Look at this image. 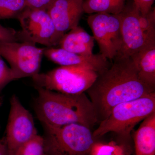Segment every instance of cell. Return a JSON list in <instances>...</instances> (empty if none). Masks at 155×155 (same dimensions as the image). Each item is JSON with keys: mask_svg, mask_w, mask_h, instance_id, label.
Wrapping results in <instances>:
<instances>
[{"mask_svg": "<svg viewBox=\"0 0 155 155\" xmlns=\"http://www.w3.org/2000/svg\"><path fill=\"white\" fill-rule=\"evenodd\" d=\"M113 61L86 91L99 123L117 105L155 92L140 80L130 57L116 56Z\"/></svg>", "mask_w": 155, "mask_h": 155, "instance_id": "6da1fadb", "label": "cell"}, {"mask_svg": "<svg viewBox=\"0 0 155 155\" xmlns=\"http://www.w3.org/2000/svg\"><path fill=\"white\" fill-rule=\"evenodd\" d=\"M35 112L44 127L80 124L91 129L98 124L91 101L85 93L69 94L35 87Z\"/></svg>", "mask_w": 155, "mask_h": 155, "instance_id": "7a4b0ae2", "label": "cell"}, {"mask_svg": "<svg viewBox=\"0 0 155 155\" xmlns=\"http://www.w3.org/2000/svg\"><path fill=\"white\" fill-rule=\"evenodd\" d=\"M154 112L155 92L121 103L114 107L108 117L99 123L93 136L96 138L113 132L121 140L130 141L134 127Z\"/></svg>", "mask_w": 155, "mask_h": 155, "instance_id": "3957f363", "label": "cell"}, {"mask_svg": "<svg viewBox=\"0 0 155 155\" xmlns=\"http://www.w3.org/2000/svg\"><path fill=\"white\" fill-rule=\"evenodd\" d=\"M44 128V152L47 155H88L96 142L91 129L80 124Z\"/></svg>", "mask_w": 155, "mask_h": 155, "instance_id": "277c9868", "label": "cell"}, {"mask_svg": "<svg viewBox=\"0 0 155 155\" xmlns=\"http://www.w3.org/2000/svg\"><path fill=\"white\" fill-rule=\"evenodd\" d=\"M97 73L78 67H62L32 77L35 87L69 94L85 93L94 83Z\"/></svg>", "mask_w": 155, "mask_h": 155, "instance_id": "5b68a950", "label": "cell"}, {"mask_svg": "<svg viewBox=\"0 0 155 155\" xmlns=\"http://www.w3.org/2000/svg\"><path fill=\"white\" fill-rule=\"evenodd\" d=\"M28 42L0 41V56L10 65L15 80L39 73L45 48Z\"/></svg>", "mask_w": 155, "mask_h": 155, "instance_id": "8992f818", "label": "cell"}, {"mask_svg": "<svg viewBox=\"0 0 155 155\" xmlns=\"http://www.w3.org/2000/svg\"><path fill=\"white\" fill-rule=\"evenodd\" d=\"M17 19L21 26L18 31L20 42L38 43L47 48L59 44L55 26L47 11L27 8Z\"/></svg>", "mask_w": 155, "mask_h": 155, "instance_id": "52a82bcc", "label": "cell"}, {"mask_svg": "<svg viewBox=\"0 0 155 155\" xmlns=\"http://www.w3.org/2000/svg\"><path fill=\"white\" fill-rule=\"evenodd\" d=\"M87 22L99 47L100 54L108 60L113 61L122 45L119 14L107 13L91 14Z\"/></svg>", "mask_w": 155, "mask_h": 155, "instance_id": "ba28073f", "label": "cell"}, {"mask_svg": "<svg viewBox=\"0 0 155 155\" xmlns=\"http://www.w3.org/2000/svg\"><path fill=\"white\" fill-rule=\"evenodd\" d=\"M37 134L32 115L16 95L12 96L5 137L8 155H13L19 147Z\"/></svg>", "mask_w": 155, "mask_h": 155, "instance_id": "9c48e42d", "label": "cell"}, {"mask_svg": "<svg viewBox=\"0 0 155 155\" xmlns=\"http://www.w3.org/2000/svg\"><path fill=\"white\" fill-rule=\"evenodd\" d=\"M140 13L132 2L126 4L123 11L119 14L122 45L116 56L130 57L146 44L140 25Z\"/></svg>", "mask_w": 155, "mask_h": 155, "instance_id": "30bf717a", "label": "cell"}, {"mask_svg": "<svg viewBox=\"0 0 155 155\" xmlns=\"http://www.w3.org/2000/svg\"><path fill=\"white\" fill-rule=\"evenodd\" d=\"M84 0H55L48 10L58 37H62L78 25L84 13Z\"/></svg>", "mask_w": 155, "mask_h": 155, "instance_id": "8fae6325", "label": "cell"}, {"mask_svg": "<svg viewBox=\"0 0 155 155\" xmlns=\"http://www.w3.org/2000/svg\"><path fill=\"white\" fill-rule=\"evenodd\" d=\"M44 55L62 67H78L91 69L99 73L111 65L107 59L101 54L87 56L68 51L61 48H47Z\"/></svg>", "mask_w": 155, "mask_h": 155, "instance_id": "7c38bea8", "label": "cell"}, {"mask_svg": "<svg viewBox=\"0 0 155 155\" xmlns=\"http://www.w3.org/2000/svg\"><path fill=\"white\" fill-rule=\"evenodd\" d=\"M130 58L140 80L155 89V41L147 43Z\"/></svg>", "mask_w": 155, "mask_h": 155, "instance_id": "4fadbf2b", "label": "cell"}, {"mask_svg": "<svg viewBox=\"0 0 155 155\" xmlns=\"http://www.w3.org/2000/svg\"><path fill=\"white\" fill-rule=\"evenodd\" d=\"M94 38L81 26L71 29L62 37L58 45L71 52L89 56L93 54Z\"/></svg>", "mask_w": 155, "mask_h": 155, "instance_id": "5bb4252c", "label": "cell"}, {"mask_svg": "<svg viewBox=\"0 0 155 155\" xmlns=\"http://www.w3.org/2000/svg\"><path fill=\"white\" fill-rule=\"evenodd\" d=\"M134 140L135 155H155V112L143 120Z\"/></svg>", "mask_w": 155, "mask_h": 155, "instance_id": "9a60e30c", "label": "cell"}, {"mask_svg": "<svg viewBox=\"0 0 155 155\" xmlns=\"http://www.w3.org/2000/svg\"><path fill=\"white\" fill-rule=\"evenodd\" d=\"M126 0H84V13L119 14L123 11Z\"/></svg>", "mask_w": 155, "mask_h": 155, "instance_id": "2e32d148", "label": "cell"}, {"mask_svg": "<svg viewBox=\"0 0 155 155\" xmlns=\"http://www.w3.org/2000/svg\"><path fill=\"white\" fill-rule=\"evenodd\" d=\"M27 8L25 0H0V19H17Z\"/></svg>", "mask_w": 155, "mask_h": 155, "instance_id": "e0dca14e", "label": "cell"}, {"mask_svg": "<svg viewBox=\"0 0 155 155\" xmlns=\"http://www.w3.org/2000/svg\"><path fill=\"white\" fill-rule=\"evenodd\" d=\"M44 154L43 137L37 134L19 147L13 155H44Z\"/></svg>", "mask_w": 155, "mask_h": 155, "instance_id": "ac0fdd59", "label": "cell"}, {"mask_svg": "<svg viewBox=\"0 0 155 155\" xmlns=\"http://www.w3.org/2000/svg\"><path fill=\"white\" fill-rule=\"evenodd\" d=\"M126 149L114 142L103 143L96 141L88 155H126Z\"/></svg>", "mask_w": 155, "mask_h": 155, "instance_id": "d6986e66", "label": "cell"}, {"mask_svg": "<svg viewBox=\"0 0 155 155\" xmlns=\"http://www.w3.org/2000/svg\"><path fill=\"white\" fill-rule=\"evenodd\" d=\"M140 25L147 43L155 41V10L153 8L146 15L143 16L140 13Z\"/></svg>", "mask_w": 155, "mask_h": 155, "instance_id": "ffe728a7", "label": "cell"}, {"mask_svg": "<svg viewBox=\"0 0 155 155\" xmlns=\"http://www.w3.org/2000/svg\"><path fill=\"white\" fill-rule=\"evenodd\" d=\"M14 80H15V78L13 71L0 56V92L8 84Z\"/></svg>", "mask_w": 155, "mask_h": 155, "instance_id": "44dd1931", "label": "cell"}, {"mask_svg": "<svg viewBox=\"0 0 155 155\" xmlns=\"http://www.w3.org/2000/svg\"><path fill=\"white\" fill-rule=\"evenodd\" d=\"M0 41L19 42L18 31L0 24Z\"/></svg>", "mask_w": 155, "mask_h": 155, "instance_id": "7402d4cb", "label": "cell"}, {"mask_svg": "<svg viewBox=\"0 0 155 155\" xmlns=\"http://www.w3.org/2000/svg\"><path fill=\"white\" fill-rule=\"evenodd\" d=\"M55 0H25L27 8L47 11Z\"/></svg>", "mask_w": 155, "mask_h": 155, "instance_id": "603a6c76", "label": "cell"}, {"mask_svg": "<svg viewBox=\"0 0 155 155\" xmlns=\"http://www.w3.org/2000/svg\"><path fill=\"white\" fill-rule=\"evenodd\" d=\"M155 0H132L140 14L146 15L151 11Z\"/></svg>", "mask_w": 155, "mask_h": 155, "instance_id": "cb8c5ba5", "label": "cell"}, {"mask_svg": "<svg viewBox=\"0 0 155 155\" xmlns=\"http://www.w3.org/2000/svg\"><path fill=\"white\" fill-rule=\"evenodd\" d=\"M0 155H8L5 137L0 140Z\"/></svg>", "mask_w": 155, "mask_h": 155, "instance_id": "d4e9b609", "label": "cell"}, {"mask_svg": "<svg viewBox=\"0 0 155 155\" xmlns=\"http://www.w3.org/2000/svg\"><path fill=\"white\" fill-rule=\"evenodd\" d=\"M3 102V99L2 97H0V108L2 105Z\"/></svg>", "mask_w": 155, "mask_h": 155, "instance_id": "484cf974", "label": "cell"}, {"mask_svg": "<svg viewBox=\"0 0 155 155\" xmlns=\"http://www.w3.org/2000/svg\"><path fill=\"white\" fill-rule=\"evenodd\" d=\"M44 155H46V154H45H45H44Z\"/></svg>", "mask_w": 155, "mask_h": 155, "instance_id": "4316f807", "label": "cell"}]
</instances>
